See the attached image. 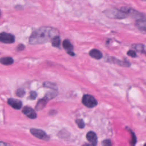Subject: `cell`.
I'll list each match as a JSON object with an SVG mask.
<instances>
[{
	"label": "cell",
	"mask_w": 146,
	"mask_h": 146,
	"mask_svg": "<svg viewBox=\"0 0 146 146\" xmlns=\"http://www.w3.org/2000/svg\"><path fill=\"white\" fill-rule=\"evenodd\" d=\"M58 34L59 31L54 28L42 27L32 33L29 38V43L31 44H37L52 41Z\"/></svg>",
	"instance_id": "6da1fadb"
},
{
	"label": "cell",
	"mask_w": 146,
	"mask_h": 146,
	"mask_svg": "<svg viewBox=\"0 0 146 146\" xmlns=\"http://www.w3.org/2000/svg\"><path fill=\"white\" fill-rule=\"evenodd\" d=\"M82 102L85 106L88 108L94 107L98 104V102L95 99V98L92 95H90L88 94L84 95L83 96Z\"/></svg>",
	"instance_id": "7a4b0ae2"
},
{
	"label": "cell",
	"mask_w": 146,
	"mask_h": 146,
	"mask_svg": "<svg viewBox=\"0 0 146 146\" xmlns=\"http://www.w3.org/2000/svg\"><path fill=\"white\" fill-rule=\"evenodd\" d=\"M105 13L107 17L115 19H124L127 17L120 10H108L105 11Z\"/></svg>",
	"instance_id": "3957f363"
},
{
	"label": "cell",
	"mask_w": 146,
	"mask_h": 146,
	"mask_svg": "<svg viewBox=\"0 0 146 146\" xmlns=\"http://www.w3.org/2000/svg\"><path fill=\"white\" fill-rule=\"evenodd\" d=\"M31 133L35 137L44 140H48L49 139V136L42 129H36V128H31L30 130Z\"/></svg>",
	"instance_id": "277c9868"
},
{
	"label": "cell",
	"mask_w": 146,
	"mask_h": 146,
	"mask_svg": "<svg viewBox=\"0 0 146 146\" xmlns=\"http://www.w3.org/2000/svg\"><path fill=\"white\" fill-rule=\"evenodd\" d=\"M0 40L5 43H12L14 42L15 37L11 34L2 32L0 34Z\"/></svg>",
	"instance_id": "5b68a950"
},
{
	"label": "cell",
	"mask_w": 146,
	"mask_h": 146,
	"mask_svg": "<svg viewBox=\"0 0 146 146\" xmlns=\"http://www.w3.org/2000/svg\"><path fill=\"white\" fill-rule=\"evenodd\" d=\"M22 112L30 119H34L37 117L35 111L32 108L29 106H25L23 108Z\"/></svg>",
	"instance_id": "8992f818"
},
{
	"label": "cell",
	"mask_w": 146,
	"mask_h": 146,
	"mask_svg": "<svg viewBox=\"0 0 146 146\" xmlns=\"http://www.w3.org/2000/svg\"><path fill=\"white\" fill-rule=\"evenodd\" d=\"M86 138L92 145L96 146L98 143V137L94 132L89 131L87 132L86 134Z\"/></svg>",
	"instance_id": "52a82bcc"
},
{
	"label": "cell",
	"mask_w": 146,
	"mask_h": 146,
	"mask_svg": "<svg viewBox=\"0 0 146 146\" xmlns=\"http://www.w3.org/2000/svg\"><path fill=\"white\" fill-rule=\"evenodd\" d=\"M108 61L111 63H113L115 64H116L117 65H119L120 66L122 67H129L131 66V63L127 60H120L119 59H117L113 57H111L109 58L108 59Z\"/></svg>",
	"instance_id": "ba28073f"
},
{
	"label": "cell",
	"mask_w": 146,
	"mask_h": 146,
	"mask_svg": "<svg viewBox=\"0 0 146 146\" xmlns=\"http://www.w3.org/2000/svg\"><path fill=\"white\" fill-rule=\"evenodd\" d=\"M7 103L11 107H12L13 108L16 110L21 109L22 106V103L21 101L16 99H13V98L9 99L7 100Z\"/></svg>",
	"instance_id": "9c48e42d"
},
{
	"label": "cell",
	"mask_w": 146,
	"mask_h": 146,
	"mask_svg": "<svg viewBox=\"0 0 146 146\" xmlns=\"http://www.w3.org/2000/svg\"><path fill=\"white\" fill-rule=\"evenodd\" d=\"M135 26L139 30L146 32V18L137 19L135 21Z\"/></svg>",
	"instance_id": "30bf717a"
},
{
	"label": "cell",
	"mask_w": 146,
	"mask_h": 146,
	"mask_svg": "<svg viewBox=\"0 0 146 146\" xmlns=\"http://www.w3.org/2000/svg\"><path fill=\"white\" fill-rule=\"evenodd\" d=\"M89 54L90 55L94 58V59H100L102 58V52L97 50V49H92L91 50H90V52H89Z\"/></svg>",
	"instance_id": "8fae6325"
},
{
	"label": "cell",
	"mask_w": 146,
	"mask_h": 146,
	"mask_svg": "<svg viewBox=\"0 0 146 146\" xmlns=\"http://www.w3.org/2000/svg\"><path fill=\"white\" fill-rule=\"evenodd\" d=\"M47 100L45 98H43L42 99H40L38 102V103H37V104H36V105L35 106L36 110L39 111V110H40L43 109L45 107V106L46 104Z\"/></svg>",
	"instance_id": "7c38bea8"
},
{
	"label": "cell",
	"mask_w": 146,
	"mask_h": 146,
	"mask_svg": "<svg viewBox=\"0 0 146 146\" xmlns=\"http://www.w3.org/2000/svg\"><path fill=\"white\" fill-rule=\"evenodd\" d=\"M0 61H1V64H4V65H10L14 62L13 58L11 57H9V56L1 58Z\"/></svg>",
	"instance_id": "4fadbf2b"
},
{
	"label": "cell",
	"mask_w": 146,
	"mask_h": 146,
	"mask_svg": "<svg viewBox=\"0 0 146 146\" xmlns=\"http://www.w3.org/2000/svg\"><path fill=\"white\" fill-rule=\"evenodd\" d=\"M63 47L67 50H68V51H71L73 49V46L69 40L65 39L63 42Z\"/></svg>",
	"instance_id": "5bb4252c"
},
{
	"label": "cell",
	"mask_w": 146,
	"mask_h": 146,
	"mask_svg": "<svg viewBox=\"0 0 146 146\" xmlns=\"http://www.w3.org/2000/svg\"><path fill=\"white\" fill-rule=\"evenodd\" d=\"M52 46L55 47H59L60 44V39L59 36L55 37L51 41Z\"/></svg>",
	"instance_id": "9a60e30c"
},
{
	"label": "cell",
	"mask_w": 146,
	"mask_h": 146,
	"mask_svg": "<svg viewBox=\"0 0 146 146\" xmlns=\"http://www.w3.org/2000/svg\"><path fill=\"white\" fill-rule=\"evenodd\" d=\"M132 47L136 50L137 51H140V52H144V46L143 44H140V43H137V44H134L132 46Z\"/></svg>",
	"instance_id": "2e32d148"
},
{
	"label": "cell",
	"mask_w": 146,
	"mask_h": 146,
	"mask_svg": "<svg viewBox=\"0 0 146 146\" xmlns=\"http://www.w3.org/2000/svg\"><path fill=\"white\" fill-rule=\"evenodd\" d=\"M75 122H76L77 125L78 126V127L80 128H83L84 127V126H85L84 122V121L82 119H76Z\"/></svg>",
	"instance_id": "e0dca14e"
},
{
	"label": "cell",
	"mask_w": 146,
	"mask_h": 146,
	"mask_svg": "<svg viewBox=\"0 0 146 146\" xmlns=\"http://www.w3.org/2000/svg\"><path fill=\"white\" fill-rule=\"evenodd\" d=\"M43 86L44 87H46L48 88H51V89H54V90L57 88L56 84L54 83H52L51 82H45V83H44Z\"/></svg>",
	"instance_id": "ac0fdd59"
},
{
	"label": "cell",
	"mask_w": 146,
	"mask_h": 146,
	"mask_svg": "<svg viewBox=\"0 0 146 146\" xmlns=\"http://www.w3.org/2000/svg\"><path fill=\"white\" fill-rule=\"evenodd\" d=\"M16 95L21 98H22L25 95V91L23 88H19L16 91Z\"/></svg>",
	"instance_id": "d6986e66"
},
{
	"label": "cell",
	"mask_w": 146,
	"mask_h": 146,
	"mask_svg": "<svg viewBox=\"0 0 146 146\" xmlns=\"http://www.w3.org/2000/svg\"><path fill=\"white\" fill-rule=\"evenodd\" d=\"M56 94L55 92H47L46 94V95H45L44 98L48 100V99H51L52 98H53L54 97H55L56 96Z\"/></svg>",
	"instance_id": "ffe728a7"
},
{
	"label": "cell",
	"mask_w": 146,
	"mask_h": 146,
	"mask_svg": "<svg viewBox=\"0 0 146 146\" xmlns=\"http://www.w3.org/2000/svg\"><path fill=\"white\" fill-rule=\"evenodd\" d=\"M130 132H131V133L132 135V140H131V145L132 146H135V144H136V136H135V134L132 131L130 130Z\"/></svg>",
	"instance_id": "44dd1931"
},
{
	"label": "cell",
	"mask_w": 146,
	"mask_h": 146,
	"mask_svg": "<svg viewBox=\"0 0 146 146\" xmlns=\"http://www.w3.org/2000/svg\"><path fill=\"white\" fill-rule=\"evenodd\" d=\"M103 146H112V143L110 139H106L102 141Z\"/></svg>",
	"instance_id": "7402d4cb"
},
{
	"label": "cell",
	"mask_w": 146,
	"mask_h": 146,
	"mask_svg": "<svg viewBox=\"0 0 146 146\" xmlns=\"http://www.w3.org/2000/svg\"><path fill=\"white\" fill-rule=\"evenodd\" d=\"M127 55L131 57H132V58H135V57H136L137 56V54L136 53V52L133 50H129L128 52H127Z\"/></svg>",
	"instance_id": "603a6c76"
},
{
	"label": "cell",
	"mask_w": 146,
	"mask_h": 146,
	"mask_svg": "<svg viewBox=\"0 0 146 146\" xmlns=\"http://www.w3.org/2000/svg\"><path fill=\"white\" fill-rule=\"evenodd\" d=\"M36 96H37L36 92L35 91H33L30 92V97L29 98H30V99L34 100V99H35L36 98Z\"/></svg>",
	"instance_id": "cb8c5ba5"
},
{
	"label": "cell",
	"mask_w": 146,
	"mask_h": 146,
	"mask_svg": "<svg viewBox=\"0 0 146 146\" xmlns=\"http://www.w3.org/2000/svg\"><path fill=\"white\" fill-rule=\"evenodd\" d=\"M24 48H25V46L23 44H20L18 45V46L17 47V51H22Z\"/></svg>",
	"instance_id": "d4e9b609"
},
{
	"label": "cell",
	"mask_w": 146,
	"mask_h": 146,
	"mask_svg": "<svg viewBox=\"0 0 146 146\" xmlns=\"http://www.w3.org/2000/svg\"><path fill=\"white\" fill-rule=\"evenodd\" d=\"M1 146H11V145L9 144H7V143L1 141Z\"/></svg>",
	"instance_id": "484cf974"
},
{
	"label": "cell",
	"mask_w": 146,
	"mask_h": 146,
	"mask_svg": "<svg viewBox=\"0 0 146 146\" xmlns=\"http://www.w3.org/2000/svg\"><path fill=\"white\" fill-rule=\"evenodd\" d=\"M67 53H68V54H70V55H71V56H74V55H75V54H74L72 51H68V52H67Z\"/></svg>",
	"instance_id": "4316f807"
},
{
	"label": "cell",
	"mask_w": 146,
	"mask_h": 146,
	"mask_svg": "<svg viewBox=\"0 0 146 146\" xmlns=\"http://www.w3.org/2000/svg\"><path fill=\"white\" fill-rule=\"evenodd\" d=\"M82 146H93V145H92L91 144H84Z\"/></svg>",
	"instance_id": "83f0119b"
},
{
	"label": "cell",
	"mask_w": 146,
	"mask_h": 146,
	"mask_svg": "<svg viewBox=\"0 0 146 146\" xmlns=\"http://www.w3.org/2000/svg\"><path fill=\"white\" fill-rule=\"evenodd\" d=\"M144 146H146V143H145V144L144 145Z\"/></svg>",
	"instance_id": "f1b7e54d"
}]
</instances>
